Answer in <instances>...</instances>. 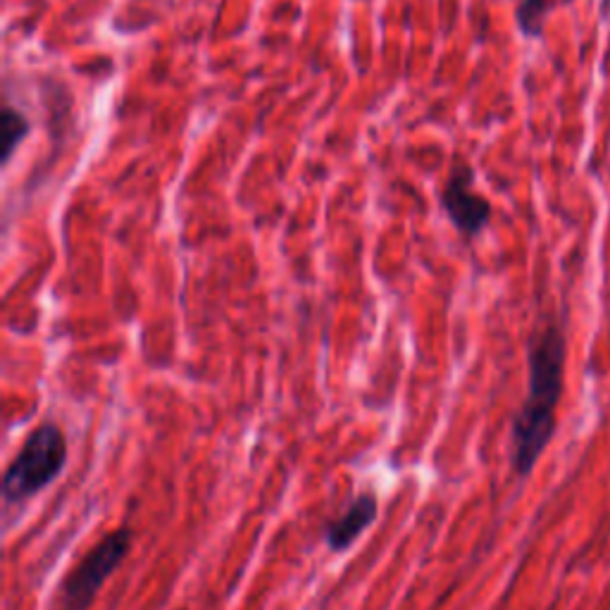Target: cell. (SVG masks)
<instances>
[{"label": "cell", "instance_id": "obj_3", "mask_svg": "<svg viewBox=\"0 0 610 610\" xmlns=\"http://www.w3.org/2000/svg\"><path fill=\"white\" fill-rule=\"evenodd\" d=\"M134 534L129 528L108 532L81 561L65 574L58 587L53 610H89L100 589L122 568L131 549Z\"/></svg>", "mask_w": 610, "mask_h": 610}, {"label": "cell", "instance_id": "obj_5", "mask_svg": "<svg viewBox=\"0 0 610 610\" xmlns=\"http://www.w3.org/2000/svg\"><path fill=\"white\" fill-rule=\"evenodd\" d=\"M377 518L380 501L372 491H365V494H358L346 505V511L342 515L327 524L322 537H325V544L329 547V551L344 553L377 522Z\"/></svg>", "mask_w": 610, "mask_h": 610}, {"label": "cell", "instance_id": "obj_4", "mask_svg": "<svg viewBox=\"0 0 610 610\" xmlns=\"http://www.w3.org/2000/svg\"><path fill=\"white\" fill-rule=\"evenodd\" d=\"M472 167L465 160H455L444 189L439 194V203H442L451 225L465 239H474V236L482 234L491 219V203L472 189Z\"/></svg>", "mask_w": 610, "mask_h": 610}, {"label": "cell", "instance_id": "obj_8", "mask_svg": "<svg viewBox=\"0 0 610 610\" xmlns=\"http://www.w3.org/2000/svg\"><path fill=\"white\" fill-rule=\"evenodd\" d=\"M181 610H184V608H181Z\"/></svg>", "mask_w": 610, "mask_h": 610}, {"label": "cell", "instance_id": "obj_1", "mask_svg": "<svg viewBox=\"0 0 610 610\" xmlns=\"http://www.w3.org/2000/svg\"><path fill=\"white\" fill-rule=\"evenodd\" d=\"M565 338L555 325L537 332L528 348V396L513 420V470L530 478L555 432V411L563 394Z\"/></svg>", "mask_w": 610, "mask_h": 610}, {"label": "cell", "instance_id": "obj_7", "mask_svg": "<svg viewBox=\"0 0 610 610\" xmlns=\"http://www.w3.org/2000/svg\"><path fill=\"white\" fill-rule=\"evenodd\" d=\"M547 0H522V6L518 10V22L522 31L537 33L541 27V17H544Z\"/></svg>", "mask_w": 610, "mask_h": 610}, {"label": "cell", "instance_id": "obj_2", "mask_svg": "<svg viewBox=\"0 0 610 610\" xmlns=\"http://www.w3.org/2000/svg\"><path fill=\"white\" fill-rule=\"evenodd\" d=\"M67 457H70V449H67V436L58 422L46 420L39 427H33L3 474L0 494H3L6 505H24L58 482L67 468Z\"/></svg>", "mask_w": 610, "mask_h": 610}, {"label": "cell", "instance_id": "obj_6", "mask_svg": "<svg viewBox=\"0 0 610 610\" xmlns=\"http://www.w3.org/2000/svg\"><path fill=\"white\" fill-rule=\"evenodd\" d=\"M31 125L27 115L6 104L3 115H0V163L8 165L12 152L20 148V144L27 139Z\"/></svg>", "mask_w": 610, "mask_h": 610}]
</instances>
